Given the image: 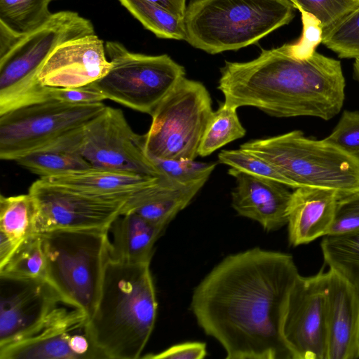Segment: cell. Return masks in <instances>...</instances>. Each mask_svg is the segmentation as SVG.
Instances as JSON below:
<instances>
[{
    "label": "cell",
    "mask_w": 359,
    "mask_h": 359,
    "mask_svg": "<svg viewBox=\"0 0 359 359\" xmlns=\"http://www.w3.org/2000/svg\"><path fill=\"white\" fill-rule=\"evenodd\" d=\"M293 257L258 247L224 258L194 288L190 309L226 359H292L282 334Z\"/></svg>",
    "instance_id": "6da1fadb"
},
{
    "label": "cell",
    "mask_w": 359,
    "mask_h": 359,
    "mask_svg": "<svg viewBox=\"0 0 359 359\" xmlns=\"http://www.w3.org/2000/svg\"><path fill=\"white\" fill-rule=\"evenodd\" d=\"M341 62L316 51L297 58L287 45L263 50L245 62H226L217 88L236 108L254 107L276 117L313 116L328 121L345 97Z\"/></svg>",
    "instance_id": "7a4b0ae2"
},
{
    "label": "cell",
    "mask_w": 359,
    "mask_h": 359,
    "mask_svg": "<svg viewBox=\"0 0 359 359\" xmlns=\"http://www.w3.org/2000/svg\"><path fill=\"white\" fill-rule=\"evenodd\" d=\"M157 307L150 263H126L109 256L99 299L88 320L93 342L105 358H141Z\"/></svg>",
    "instance_id": "3957f363"
},
{
    "label": "cell",
    "mask_w": 359,
    "mask_h": 359,
    "mask_svg": "<svg viewBox=\"0 0 359 359\" xmlns=\"http://www.w3.org/2000/svg\"><path fill=\"white\" fill-rule=\"evenodd\" d=\"M290 0H196L184 17L185 40L210 54L250 44L294 18Z\"/></svg>",
    "instance_id": "277c9868"
},
{
    "label": "cell",
    "mask_w": 359,
    "mask_h": 359,
    "mask_svg": "<svg viewBox=\"0 0 359 359\" xmlns=\"http://www.w3.org/2000/svg\"><path fill=\"white\" fill-rule=\"evenodd\" d=\"M94 33L90 20L76 12L63 11L52 13L29 32L15 34L9 46L0 53V115L48 100V88L38 80L45 60L61 43Z\"/></svg>",
    "instance_id": "5b68a950"
},
{
    "label": "cell",
    "mask_w": 359,
    "mask_h": 359,
    "mask_svg": "<svg viewBox=\"0 0 359 359\" xmlns=\"http://www.w3.org/2000/svg\"><path fill=\"white\" fill-rule=\"evenodd\" d=\"M240 148L274 165L297 188L332 189L341 197L359 191V156L301 130L251 140Z\"/></svg>",
    "instance_id": "8992f818"
},
{
    "label": "cell",
    "mask_w": 359,
    "mask_h": 359,
    "mask_svg": "<svg viewBox=\"0 0 359 359\" xmlns=\"http://www.w3.org/2000/svg\"><path fill=\"white\" fill-rule=\"evenodd\" d=\"M40 234L46 280L65 302L90 319L97 304L106 262L109 231L59 229Z\"/></svg>",
    "instance_id": "52a82bcc"
},
{
    "label": "cell",
    "mask_w": 359,
    "mask_h": 359,
    "mask_svg": "<svg viewBox=\"0 0 359 359\" xmlns=\"http://www.w3.org/2000/svg\"><path fill=\"white\" fill-rule=\"evenodd\" d=\"M111 63L108 73L91 86L106 100L151 115L185 77V69L168 55H147L129 51L122 43L107 41Z\"/></svg>",
    "instance_id": "ba28073f"
},
{
    "label": "cell",
    "mask_w": 359,
    "mask_h": 359,
    "mask_svg": "<svg viewBox=\"0 0 359 359\" xmlns=\"http://www.w3.org/2000/svg\"><path fill=\"white\" fill-rule=\"evenodd\" d=\"M212 111L205 86L184 77L151 115V126L144 135L147 156L195 159Z\"/></svg>",
    "instance_id": "9c48e42d"
},
{
    "label": "cell",
    "mask_w": 359,
    "mask_h": 359,
    "mask_svg": "<svg viewBox=\"0 0 359 359\" xmlns=\"http://www.w3.org/2000/svg\"><path fill=\"white\" fill-rule=\"evenodd\" d=\"M102 102L78 104L48 100L0 115V158L21 156L78 129L99 115Z\"/></svg>",
    "instance_id": "30bf717a"
},
{
    "label": "cell",
    "mask_w": 359,
    "mask_h": 359,
    "mask_svg": "<svg viewBox=\"0 0 359 359\" xmlns=\"http://www.w3.org/2000/svg\"><path fill=\"white\" fill-rule=\"evenodd\" d=\"M36 206L34 233L59 229L107 230L128 200L100 197L39 178L28 191Z\"/></svg>",
    "instance_id": "8fae6325"
},
{
    "label": "cell",
    "mask_w": 359,
    "mask_h": 359,
    "mask_svg": "<svg viewBox=\"0 0 359 359\" xmlns=\"http://www.w3.org/2000/svg\"><path fill=\"white\" fill-rule=\"evenodd\" d=\"M80 150L92 168L161 177L123 111L106 106L83 128Z\"/></svg>",
    "instance_id": "7c38bea8"
},
{
    "label": "cell",
    "mask_w": 359,
    "mask_h": 359,
    "mask_svg": "<svg viewBox=\"0 0 359 359\" xmlns=\"http://www.w3.org/2000/svg\"><path fill=\"white\" fill-rule=\"evenodd\" d=\"M327 279L322 269L299 275L292 287L282 334L292 359H327Z\"/></svg>",
    "instance_id": "4fadbf2b"
},
{
    "label": "cell",
    "mask_w": 359,
    "mask_h": 359,
    "mask_svg": "<svg viewBox=\"0 0 359 359\" xmlns=\"http://www.w3.org/2000/svg\"><path fill=\"white\" fill-rule=\"evenodd\" d=\"M88 320L81 309L62 306L29 336L0 348V359L105 358L93 342Z\"/></svg>",
    "instance_id": "5bb4252c"
},
{
    "label": "cell",
    "mask_w": 359,
    "mask_h": 359,
    "mask_svg": "<svg viewBox=\"0 0 359 359\" xmlns=\"http://www.w3.org/2000/svg\"><path fill=\"white\" fill-rule=\"evenodd\" d=\"M65 304L46 279L0 275V348L29 336Z\"/></svg>",
    "instance_id": "9a60e30c"
},
{
    "label": "cell",
    "mask_w": 359,
    "mask_h": 359,
    "mask_svg": "<svg viewBox=\"0 0 359 359\" xmlns=\"http://www.w3.org/2000/svg\"><path fill=\"white\" fill-rule=\"evenodd\" d=\"M111 66L104 41L94 33L57 46L41 67L38 80L46 87H83L104 76Z\"/></svg>",
    "instance_id": "2e32d148"
},
{
    "label": "cell",
    "mask_w": 359,
    "mask_h": 359,
    "mask_svg": "<svg viewBox=\"0 0 359 359\" xmlns=\"http://www.w3.org/2000/svg\"><path fill=\"white\" fill-rule=\"evenodd\" d=\"M228 173L236 179L231 205L238 215L257 222L266 231L287 224L292 194L288 187L232 168Z\"/></svg>",
    "instance_id": "e0dca14e"
},
{
    "label": "cell",
    "mask_w": 359,
    "mask_h": 359,
    "mask_svg": "<svg viewBox=\"0 0 359 359\" xmlns=\"http://www.w3.org/2000/svg\"><path fill=\"white\" fill-rule=\"evenodd\" d=\"M327 359L359 358V294L329 269L327 279Z\"/></svg>",
    "instance_id": "ac0fdd59"
},
{
    "label": "cell",
    "mask_w": 359,
    "mask_h": 359,
    "mask_svg": "<svg viewBox=\"0 0 359 359\" xmlns=\"http://www.w3.org/2000/svg\"><path fill=\"white\" fill-rule=\"evenodd\" d=\"M340 198L339 193L332 189L307 187L295 189L287 223L290 244H307L327 236Z\"/></svg>",
    "instance_id": "d6986e66"
},
{
    "label": "cell",
    "mask_w": 359,
    "mask_h": 359,
    "mask_svg": "<svg viewBox=\"0 0 359 359\" xmlns=\"http://www.w3.org/2000/svg\"><path fill=\"white\" fill-rule=\"evenodd\" d=\"M205 182L206 180H201L182 184L160 177L155 184L130 198L121 214L134 212L165 228L190 203Z\"/></svg>",
    "instance_id": "ffe728a7"
},
{
    "label": "cell",
    "mask_w": 359,
    "mask_h": 359,
    "mask_svg": "<svg viewBox=\"0 0 359 359\" xmlns=\"http://www.w3.org/2000/svg\"><path fill=\"white\" fill-rule=\"evenodd\" d=\"M43 178L52 183L100 197L129 200L160 178L90 168Z\"/></svg>",
    "instance_id": "44dd1931"
},
{
    "label": "cell",
    "mask_w": 359,
    "mask_h": 359,
    "mask_svg": "<svg viewBox=\"0 0 359 359\" xmlns=\"http://www.w3.org/2000/svg\"><path fill=\"white\" fill-rule=\"evenodd\" d=\"M165 229L134 212L120 215L109 229L112 234L109 257L130 264L150 263L154 244Z\"/></svg>",
    "instance_id": "7402d4cb"
},
{
    "label": "cell",
    "mask_w": 359,
    "mask_h": 359,
    "mask_svg": "<svg viewBox=\"0 0 359 359\" xmlns=\"http://www.w3.org/2000/svg\"><path fill=\"white\" fill-rule=\"evenodd\" d=\"M83 128L32 151L15 162L40 177L92 168L80 150Z\"/></svg>",
    "instance_id": "603a6c76"
},
{
    "label": "cell",
    "mask_w": 359,
    "mask_h": 359,
    "mask_svg": "<svg viewBox=\"0 0 359 359\" xmlns=\"http://www.w3.org/2000/svg\"><path fill=\"white\" fill-rule=\"evenodd\" d=\"M325 264L359 294V232L327 235L320 243Z\"/></svg>",
    "instance_id": "cb8c5ba5"
},
{
    "label": "cell",
    "mask_w": 359,
    "mask_h": 359,
    "mask_svg": "<svg viewBox=\"0 0 359 359\" xmlns=\"http://www.w3.org/2000/svg\"><path fill=\"white\" fill-rule=\"evenodd\" d=\"M237 109L224 102L217 111H212L200 143L198 156H209L223 146L245 136L246 130L239 120Z\"/></svg>",
    "instance_id": "d4e9b609"
},
{
    "label": "cell",
    "mask_w": 359,
    "mask_h": 359,
    "mask_svg": "<svg viewBox=\"0 0 359 359\" xmlns=\"http://www.w3.org/2000/svg\"><path fill=\"white\" fill-rule=\"evenodd\" d=\"M36 206L28 192L13 196L0 197V231L18 243L34 234Z\"/></svg>",
    "instance_id": "484cf974"
},
{
    "label": "cell",
    "mask_w": 359,
    "mask_h": 359,
    "mask_svg": "<svg viewBox=\"0 0 359 359\" xmlns=\"http://www.w3.org/2000/svg\"><path fill=\"white\" fill-rule=\"evenodd\" d=\"M147 29L158 37L185 40L184 19L147 0H119Z\"/></svg>",
    "instance_id": "4316f807"
},
{
    "label": "cell",
    "mask_w": 359,
    "mask_h": 359,
    "mask_svg": "<svg viewBox=\"0 0 359 359\" xmlns=\"http://www.w3.org/2000/svg\"><path fill=\"white\" fill-rule=\"evenodd\" d=\"M0 275L46 279V262L40 234H32L20 243L8 261L0 267Z\"/></svg>",
    "instance_id": "83f0119b"
},
{
    "label": "cell",
    "mask_w": 359,
    "mask_h": 359,
    "mask_svg": "<svg viewBox=\"0 0 359 359\" xmlns=\"http://www.w3.org/2000/svg\"><path fill=\"white\" fill-rule=\"evenodd\" d=\"M52 0H0V24L18 34L29 32L52 15Z\"/></svg>",
    "instance_id": "f1b7e54d"
},
{
    "label": "cell",
    "mask_w": 359,
    "mask_h": 359,
    "mask_svg": "<svg viewBox=\"0 0 359 359\" xmlns=\"http://www.w3.org/2000/svg\"><path fill=\"white\" fill-rule=\"evenodd\" d=\"M322 43L341 58L359 57V6L323 30Z\"/></svg>",
    "instance_id": "f546056e"
},
{
    "label": "cell",
    "mask_w": 359,
    "mask_h": 359,
    "mask_svg": "<svg viewBox=\"0 0 359 359\" xmlns=\"http://www.w3.org/2000/svg\"><path fill=\"white\" fill-rule=\"evenodd\" d=\"M218 160L219 163L239 171L274 180L294 189L297 188L292 180L283 175L274 165L241 148L222 150L218 155Z\"/></svg>",
    "instance_id": "4dcf8cb0"
},
{
    "label": "cell",
    "mask_w": 359,
    "mask_h": 359,
    "mask_svg": "<svg viewBox=\"0 0 359 359\" xmlns=\"http://www.w3.org/2000/svg\"><path fill=\"white\" fill-rule=\"evenodd\" d=\"M161 177L182 184L208 180L215 168L214 163L195 159L150 158Z\"/></svg>",
    "instance_id": "1f68e13d"
},
{
    "label": "cell",
    "mask_w": 359,
    "mask_h": 359,
    "mask_svg": "<svg viewBox=\"0 0 359 359\" xmlns=\"http://www.w3.org/2000/svg\"><path fill=\"white\" fill-rule=\"evenodd\" d=\"M299 11L317 19L323 31L359 6V0H290Z\"/></svg>",
    "instance_id": "d6a6232c"
},
{
    "label": "cell",
    "mask_w": 359,
    "mask_h": 359,
    "mask_svg": "<svg viewBox=\"0 0 359 359\" xmlns=\"http://www.w3.org/2000/svg\"><path fill=\"white\" fill-rule=\"evenodd\" d=\"M326 142L352 155L359 156V111L344 110Z\"/></svg>",
    "instance_id": "836d02e7"
},
{
    "label": "cell",
    "mask_w": 359,
    "mask_h": 359,
    "mask_svg": "<svg viewBox=\"0 0 359 359\" xmlns=\"http://www.w3.org/2000/svg\"><path fill=\"white\" fill-rule=\"evenodd\" d=\"M359 232V191L340 198L327 235Z\"/></svg>",
    "instance_id": "e575fe53"
},
{
    "label": "cell",
    "mask_w": 359,
    "mask_h": 359,
    "mask_svg": "<svg viewBox=\"0 0 359 359\" xmlns=\"http://www.w3.org/2000/svg\"><path fill=\"white\" fill-rule=\"evenodd\" d=\"M303 22V33L300 40L294 44H287L290 53L297 58L310 57L316 52V47L322 42L323 29L319 21L311 15L300 11Z\"/></svg>",
    "instance_id": "d590c367"
},
{
    "label": "cell",
    "mask_w": 359,
    "mask_h": 359,
    "mask_svg": "<svg viewBox=\"0 0 359 359\" xmlns=\"http://www.w3.org/2000/svg\"><path fill=\"white\" fill-rule=\"evenodd\" d=\"M49 100L78 104L102 102L105 97L91 84L79 88H50L48 87Z\"/></svg>",
    "instance_id": "8d00e7d4"
},
{
    "label": "cell",
    "mask_w": 359,
    "mask_h": 359,
    "mask_svg": "<svg viewBox=\"0 0 359 359\" xmlns=\"http://www.w3.org/2000/svg\"><path fill=\"white\" fill-rule=\"evenodd\" d=\"M207 355L206 344L189 341L173 345L167 349L142 358L149 359H202Z\"/></svg>",
    "instance_id": "74e56055"
},
{
    "label": "cell",
    "mask_w": 359,
    "mask_h": 359,
    "mask_svg": "<svg viewBox=\"0 0 359 359\" xmlns=\"http://www.w3.org/2000/svg\"><path fill=\"white\" fill-rule=\"evenodd\" d=\"M19 244L20 243L7 234L0 231V267L8 261Z\"/></svg>",
    "instance_id": "f35d334b"
},
{
    "label": "cell",
    "mask_w": 359,
    "mask_h": 359,
    "mask_svg": "<svg viewBox=\"0 0 359 359\" xmlns=\"http://www.w3.org/2000/svg\"><path fill=\"white\" fill-rule=\"evenodd\" d=\"M168 10L175 15L183 18L186 13V0H147Z\"/></svg>",
    "instance_id": "ab89813d"
},
{
    "label": "cell",
    "mask_w": 359,
    "mask_h": 359,
    "mask_svg": "<svg viewBox=\"0 0 359 359\" xmlns=\"http://www.w3.org/2000/svg\"><path fill=\"white\" fill-rule=\"evenodd\" d=\"M354 76L359 82V57L355 59L353 64Z\"/></svg>",
    "instance_id": "60d3db41"
}]
</instances>
